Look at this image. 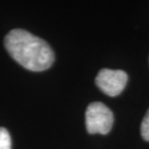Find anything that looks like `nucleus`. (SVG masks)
Wrapping results in <instances>:
<instances>
[{"label": "nucleus", "instance_id": "1", "mask_svg": "<svg viewBox=\"0 0 149 149\" xmlns=\"http://www.w3.org/2000/svg\"><path fill=\"white\" fill-rule=\"evenodd\" d=\"M5 47L14 60L33 72H42L52 66L54 52L43 39L23 29H14L5 37Z\"/></svg>", "mask_w": 149, "mask_h": 149}, {"label": "nucleus", "instance_id": "2", "mask_svg": "<svg viewBox=\"0 0 149 149\" xmlns=\"http://www.w3.org/2000/svg\"><path fill=\"white\" fill-rule=\"evenodd\" d=\"M113 114L106 105L100 102L91 103L85 112V125L91 135H107L111 132L113 125Z\"/></svg>", "mask_w": 149, "mask_h": 149}, {"label": "nucleus", "instance_id": "3", "mask_svg": "<svg viewBox=\"0 0 149 149\" xmlns=\"http://www.w3.org/2000/svg\"><path fill=\"white\" fill-rule=\"evenodd\" d=\"M128 76L121 70H101L96 77V84L108 96L115 97L123 91L127 84Z\"/></svg>", "mask_w": 149, "mask_h": 149}, {"label": "nucleus", "instance_id": "4", "mask_svg": "<svg viewBox=\"0 0 149 149\" xmlns=\"http://www.w3.org/2000/svg\"><path fill=\"white\" fill-rule=\"evenodd\" d=\"M11 136L5 128L0 127V149H11Z\"/></svg>", "mask_w": 149, "mask_h": 149}, {"label": "nucleus", "instance_id": "5", "mask_svg": "<svg viewBox=\"0 0 149 149\" xmlns=\"http://www.w3.org/2000/svg\"><path fill=\"white\" fill-rule=\"evenodd\" d=\"M141 136L143 139L149 141V109L145 114L143 120H142L141 127Z\"/></svg>", "mask_w": 149, "mask_h": 149}]
</instances>
